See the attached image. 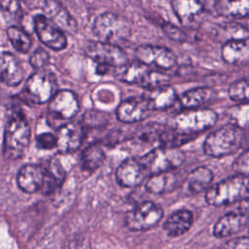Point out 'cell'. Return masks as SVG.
<instances>
[{"instance_id":"28","label":"cell","mask_w":249,"mask_h":249,"mask_svg":"<svg viewBox=\"0 0 249 249\" xmlns=\"http://www.w3.org/2000/svg\"><path fill=\"white\" fill-rule=\"evenodd\" d=\"M105 160V153L100 144L94 143L88 146L81 158L82 167L84 170L92 172L96 170Z\"/></svg>"},{"instance_id":"13","label":"cell","mask_w":249,"mask_h":249,"mask_svg":"<svg viewBox=\"0 0 249 249\" xmlns=\"http://www.w3.org/2000/svg\"><path fill=\"white\" fill-rule=\"evenodd\" d=\"M34 29L39 40L47 47L54 51L66 48L67 38L62 30L56 27L43 15H37L33 19Z\"/></svg>"},{"instance_id":"20","label":"cell","mask_w":249,"mask_h":249,"mask_svg":"<svg viewBox=\"0 0 249 249\" xmlns=\"http://www.w3.org/2000/svg\"><path fill=\"white\" fill-rule=\"evenodd\" d=\"M44 167L37 164H25L18 172L17 184L18 188L27 194H33L41 190L44 181Z\"/></svg>"},{"instance_id":"18","label":"cell","mask_w":249,"mask_h":249,"mask_svg":"<svg viewBox=\"0 0 249 249\" xmlns=\"http://www.w3.org/2000/svg\"><path fill=\"white\" fill-rule=\"evenodd\" d=\"M24 70L18 58L9 52L0 53V80L8 86L15 87L21 83Z\"/></svg>"},{"instance_id":"25","label":"cell","mask_w":249,"mask_h":249,"mask_svg":"<svg viewBox=\"0 0 249 249\" xmlns=\"http://www.w3.org/2000/svg\"><path fill=\"white\" fill-rule=\"evenodd\" d=\"M214 91L208 87H199L185 91L177 98L176 104L182 110L198 108L200 105L207 102L213 95Z\"/></svg>"},{"instance_id":"11","label":"cell","mask_w":249,"mask_h":249,"mask_svg":"<svg viewBox=\"0 0 249 249\" xmlns=\"http://www.w3.org/2000/svg\"><path fill=\"white\" fill-rule=\"evenodd\" d=\"M85 52L87 56L97 64H104L109 67L118 68L128 61L125 53L120 47L101 41L89 42Z\"/></svg>"},{"instance_id":"10","label":"cell","mask_w":249,"mask_h":249,"mask_svg":"<svg viewBox=\"0 0 249 249\" xmlns=\"http://www.w3.org/2000/svg\"><path fill=\"white\" fill-rule=\"evenodd\" d=\"M138 61L160 71H168L177 65L175 54L167 48L153 45H141L135 50Z\"/></svg>"},{"instance_id":"12","label":"cell","mask_w":249,"mask_h":249,"mask_svg":"<svg viewBox=\"0 0 249 249\" xmlns=\"http://www.w3.org/2000/svg\"><path fill=\"white\" fill-rule=\"evenodd\" d=\"M79 108L77 95L69 89L56 90L49 100V116L51 119L71 120L77 115Z\"/></svg>"},{"instance_id":"24","label":"cell","mask_w":249,"mask_h":249,"mask_svg":"<svg viewBox=\"0 0 249 249\" xmlns=\"http://www.w3.org/2000/svg\"><path fill=\"white\" fill-rule=\"evenodd\" d=\"M193 214L187 209L171 213L163 224V231L170 237H177L187 232L193 225Z\"/></svg>"},{"instance_id":"26","label":"cell","mask_w":249,"mask_h":249,"mask_svg":"<svg viewBox=\"0 0 249 249\" xmlns=\"http://www.w3.org/2000/svg\"><path fill=\"white\" fill-rule=\"evenodd\" d=\"M213 172L205 166H198L194 169L187 177V190L192 195L206 191L213 181Z\"/></svg>"},{"instance_id":"8","label":"cell","mask_w":249,"mask_h":249,"mask_svg":"<svg viewBox=\"0 0 249 249\" xmlns=\"http://www.w3.org/2000/svg\"><path fill=\"white\" fill-rule=\"evenodd\" d=\"M56 91L54 75L45 69L37 70L26 81L24 92L29 100L37 104L48 102Z\"/></svg>"},{"instance_id":"1","label":"cell","mask_w":249,"mask_h":249,"mask_svg":"<svg viewBox=\"0 0 249 249\" xmlns=\"http://www.w3.org/2000/svg\"><path fill=\"white\" fill-rule=\"evenodd\" d=\"M248 176L235 174L215 185L205 193V200L213 206H223L248 198Z\"/></svg>"},{"instance_id":"35","label":"cell","mask_w":249,"mask_h":249,"mask_svg":"<svg viewBox=\"0 0 249 249\" xmlns=\"http://www.w3.org/2000/svg\"><path fill=\"white\" fill-rule=\"evenodd\" d=\"M49 60H50L49 53L42 48H38L36 51H34L29 58L30 65L37 70L44 69V67L48 65Z\"/></svg>"},{"instance_id":"40","label":"cell","mask_w":249,"mask_h":249,"mask_svg":"<svg viewBox=\"0 0 249 249\" xmlns=\"http://www.w3.org/2000/svg\"><path fill=\"white\" fill-rule=\"evenodd\" d=\"M0 8L12 15H17L20 11L18 0H0Z\"/></svg>"},{"instance_id":"27","label":"cell","mask_w":249,"mask_h":249,"mask_svg":"<svg viewBox=\"0 0 249 249\" xmlns=\"http://www.w3.org/2000/svg\"><path fill=\"white\" fill-rule=\"evenodd\" d=\"M215 9L222 17L246 18L249 12V0H218Z\"/></svg>"},{"instance_id":"33","label":"cell","mask_w":249,"mask_h":249,"mask_svg":"<svg viewBox=\"0 0 249 249\" xmlns=\"http://www.w3.org/2000/svg\"><path fill=\"white\" fill-rule=\"evenodd\" d=\"M229 96L233 101L247 102L248 100V79H240L231 84Z\"/></svg>"},{"instance_id":"32","label":"cell","mask_w":249,"mask_h":249,"mask_svg":"<svg viewBox=\"0 0 249 249\" xmlns=\"http://www.w3.org/2000/svg\"><path fill=\"white\" fill-rule=\"evenodd\" d=\"M171 178L172 176L169 174V172L152 174L146 181L145 188L152 194H162L167 190L168 186L171 185V183H169L171 182Z\"/></svg>"},{"instance_id":"4","label":"cell","mask_w":249,"mask_h":249,"mask_svg":"<svg viewBox=\"0 0 249 249\" xmlns=\"http://www.w3.org/2000/svg\"><path fill=\"white\" fill-rule=\"evenodd\" d=\"M185 160V154L179 148L159 147L146 153L139 159V163L149 175L170 172Z\"/></svg>"},{"instance_id":"39","label":"cell","mask_w":249,"mask_h":249,"mask_svg":"<svg viewBox=\"0 0 249 249\" xmlns=\"http://www.w3.org/2000/svg\"><path fill=\"white\" fill-rule=\"evenodd\" d=\"M249 241L247 236L230 239L220 249H248Z\"/></svg>"},{"instance_id":"19","label":"cell","mask_w":249,"mask_h":249,"mask_svg":"<svg viewBox=\"0 0 249 249\" xmlns=\"http://www.w3.org/2000/svg\"><path fill=\"white\" fill-rule=\"evenodd\" d=\"M143 97L152 111L169 109L175 106L178 98L175 89L168 85L149 89Z\"/></svg>"},{"instance_id":"16","label":"cell","mask_w":249,"mask_h":249,"mask_svg":"<svg viewBox=\"0 0 249 249\" xmlns=\"http://www.w3.org/2000/svg\"><path fill=\"white\" fill-rule=\"evenodd\" d=\"M171 8L185 27H195L199 22L204 9L199 0H171Z\"/></svg>"},{"instance_id":"21","label":"cell","mask_w":249,"mask_h":249,"mask_svg":"<svg viewBox=\"0 0 249 249\" xmlns=\"http://www.w3.org/2000/svg\"><path fill=\"white\" fill-rule=\"evenodd\" d=\"M144 173L139 161L133 158H128L117 167L116 180L124 188H132L142 182Z\"/></svg>"},{"instance_id":"5","label":"cell","mask_w":249,"mask_h":249,"mask_svg":"<svg viewBox=\"0 0 249 249\" xmlns=\"http://www.w3.org/2000/svg\"><path fill=\"white\" fill-rule=\"evenodd\" d=\"M116 77L120 81L138 85L148 89L166 85L168 82V77L165 74L160 70L154 71L140 61H127L123 66L116 68Z\"/></svg>"},{"instance_id":"30","label":"cell","mask_w":249,"mask_h":249,"mask_svg":"<svg viewBox=\"0 0 249 249\" xmlns=\"http://www.w3.org/2000/svg\"><path fill=\"white\" fill-rule=\"evenodd\" d=\"M196 136L183 133L173 127L171 128H163L160 136V142L161 143V146L163 147H169V148H178L179 146L190 142L193 140Z\"/></svg>"},{"instance_id":"17","label":"cell","mask_w":249,"mask_h":249,"mask_svg":"<svg viewBox=\"0 0 249 249\" xmlns=\"http://www.w3.org/2000/svg\"><path fill=\"white\" fill-rule=\"evenodd\" d=\"M44 13L45 17L60 30L71 33L77 30L76 20L61 5L59 0H45Z\"/></svg>"},{"instance_id":"38","label":"cell","mask_w":249,"mask_h":249,"mask_svg":"<svg viewBox=\"0 0 249 249\" xmlns=\"http://www.w3.org/2000/svg\"><path fill=\"white\" fill-rule=\"evenodd\" d=\"M36 145L39 149L43 150H51L55 147L56 140L55 135L50 132H44L37 136L36 138Z\"/></svg>"},{"instance_id":"34","label":"cell","mask_w":249,"mask_h":249,"mask_svg":"<svg viewBox=\"0 0 249 249\" xmlns=\"http://www.w3.org/2000/svg\"><path fill=\"white\" fill-rule=\"evenodd\" d=\"M84 123L89 127H99L108 123V117L103 112L90 111L84 116Z\"/></svg>"},{"instance_id":"6","label":"cell","mask_w":249,"mask_h":249,"mask_svg":"<svg viewBox=\"0 0 249 249\" xmlns=\"http://www.w3.org/2000/svg\"><path fill=\"white\" fill-rule=\"evenodd\" d=\"M92 31L99 41L117 45L130 35V24L126 18L113 13L99 15L93 22Z\"/></svg>"},{"instance_id":"37","label":"cell","mask_w":249,"mask_h":249,"mask_svg":"<svg viewBox=\"0 0 249 249\" xmlns=\"http://www.w3.org/2000/svg\"><path fill=\"white\" fill-rule=\"evenodd\" d=\"M248 160H249V158H248V151L247 150H245L243 153H241L236 158V160L232 163V168L234 169L236 174L248 176V172H249Z\"/></svg>"},{"instance_id":"2","label":"cell","mask_w":249,"mask_h":249,"mask_svg":"<svg viewBox=\"0 0 249 249\" xmlns=\"http://www.w3.org/2000/svg\"><path fill=\"white\" fill-rule=\"evenodd\" d=\"M31 137L28 123L21 113H15L7 123L4 140L3 156L7 160L21 158L27 150Z\"/></svg>"},{"instance_id":"23","label":"cell","mask_w":249,"mask_h":249,"mask_svg":"<svg viewBox=\"0 0 249 249\" xmlns=\"http://www.w3.org/2000/svg\"><path fill=\"white\" fill-rule=\"evenodd\" d=\"M222 58L229 64H243L249 59L248 38L229 39L222 47Z\"/></svg>"},{"instance_id":"14","label":"cell","mask_w":249,"mask_h":249,"mask_svg":"<svg viewBox=\"0 0 249 249\" xmlns=\"http://www.w3.org/2000/svg\"><path fill=\"white\" fill-rule=\"evenodd\" d=\"M55 140L58 152L62 154L73 153L80 148L84 140V128L81 124L69 122L57 128Z\"/></svg>"},{"instance_id":"36","label":"cell","mask_w":249,"mask_h":249,"mask_svg":"<svg viewBox=\"0 0 249 249\" xmlns=\"http://www.w3.org/2000/svg\"><path fill=\"white\" fill-rule=\"evenodd\" d=\"M162 30H163L164 34L172 41L186 42L188 40L187 34L182 29H180L179 27H177L169 22H165L162 24Z\"/></svg>"},{"instance_id":"41","label":"cell","mask_w":249,"mask_h":249,"mask_svg":"<svg viewBox=\"0 0 249 249\" xmlns=\"http://www.w3.org/2000/svg\"><path fill=\"white\" fill-rule=\"evenodd\" d=\"M109 69V66L107 65H104V64H97V67H96V72L99 74V75H103L105 74Z\"/></svg>"},{"instance_id":"31","label":"cell","mask_w":249,"mask_h":249,"mask_svg":"<svg viewBox=\"0 0 249 249\" xmlns=\"http://www.w3.org/2000/svg\"><path fill=\"white\" fill-rule=\"evenodd\" d=\"M7 35L14 46V48L19 53H26L31 47V38L29 35L18 26H10L7 29Z\"/></svg>"},{"instance_id":"15","label":"cell","mask_w":249,"mask_h":249,"mask_svg":"<svg viewBox=\"0 0 249 249\" xmlns=\"http://www.w3.org/2000/svg\"><path fill=\"white\" fill-rule=\"evenodd\" d=\"M151 111L143 96L130 97L120 103L116 110V116L119 121L131 124L146 119Z\"/></svg>"},{"instance_id":"29","label":"cell","mask_w":249,"mask_h":249,"mask_svg":"<svg viewBox=\"0 0 249 249\" xmlns=\"http://www.w3.org/2000/svg\"><path fill=\"white\" fill-rule=\"evenodd\" d=\"M164 126L160 124H147L142 126L137 127V129L132 134V139L136 143L140 144H152L160 140V136L163 130Z\"/></svg>"},{"instance_id":"22","label":"cell","mask_w":249,"mask_h":249,"mask_svg":"<svg viewBox=\"0 0 249 249\" xmlns=\"http://www.w3.org/2000/svg\"><path fill=\"white\" fill-rule=\"evenodd\" d=\"M248 224V215L243 213H228L217 220L213 234L218 238L231 236L242 231Z\"/></svg>"},{"instance_id":"9","label":"cell","mask_w":249,"mask_h":249,"mask_svg":"<svg viewBox=\"0 0 249 249\" xmlns=\"http://www.w3.org/2000/svg\"><path fill=\"white\" fill-rule=\"evenodd\" d=\"M162 208L153 201H143L125 216V225L131 231H147L155 227L162 218Z\"/></svg>"},{"instance_id":"7","label":"cell","mask_w":249,"mask_h":249,"mask_svg":"<svg viewBox=\"0 0 249 249\" xmlns=\"http://www.w3.org/2000/svg\"><path fill=\"white\" fill-rule=\"evenodd\" d=\"M217 122V114L207 108L187 109L179 112L173 119L172 127L186 134L197 133L212 127Z\"/></svg>"},{"instance_id":"3","label":"cell","mask_w":249,"mask_h":249,"mask_svg":"<svg viewBox=\"0 0 249 249\" xmlns=\"http://www.w3.org/2000/svg\"><path fill=\"white\" fill-rule=\"evenodd\" d=\"M243 138V128L232 123L226 124L206 137L203 144L204 153L213 158L229 156L241 147Z\"/></svg>"}]
</instances>
